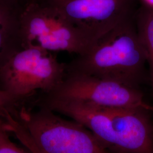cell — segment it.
Segmentation results:
<instances>
[{
	"mask_svg": "<svg viewBox=\"0 0 153 153\" xmlns=\"http://www.w3.org/2000/svg\"><path fill=\"white\" fill-rule=\"evenodd\" d=\"M2 128H3V126H1V124H0V131H1Z\"/></svg>",
	"mask_w": 153,
	"mask_h": 153,
	"instance_id": "13",
	"label": "cell"
},
{
	"mask_svg": "<svg viewBox=\"0 0 153 153\" xmlns=\"http://www.w3.org/2000/svg\"><path fill=\"white\" fill-rule=\"evenodd\" d=\"M22 46L50 52L66 51L78 56L94 44L47 0H25L21 13Z\"/></svg>",
	"mask_w": 153,
	"mask_h": 153,
	"instance_id": "3",
	"label": "cell"
},
{
	"mask_svg": "<svg viewBox=\"0 0 153 153\" xmlns=\"http://www.w3.org/2000/svg\"><path fill=\"white\" fill-rule=\"evenodd\" d=\"M145 1V4H147L148 5L153 6V0H143Z\"/></svg>",
	"mask_w": 153,
	"mask_h": 153,
	"instance_id": "12",
	"label": "cell"
},
{
	"mask_svg": "<svg viewBox=\"0 0 153 153\" xmlns=\"http://www.w3.org/2000/svg\"><path fill=\"white\" fill-rule=\"evenodd\" d=\"M95 44L136 16V0H47Z\"/></svg>",
	"mask_w": 153,
	"mask_h": 153,
	"instance_id": "7",
	"label": "cell"
},
{
	"mask_svg": "<svg viewBox=\"0 0 153 153\" xmlns=\"http://www.w3.org/2000/svg\"><path fill=\"white\" fill-rule=\"evenodd\" d=\"M136 23L140 38L148 55L150 81L153 93V6L143 4L136 14Z\"/></svg>",
	"mask_w": 153,
	"mask_h": 153,
	"instance_id": "9",
	"label": "cell"
},
{
	"mask_svg": "<svg viewBox=\"0 0 153 153\" xmlns=\"http://www.w3.org/2000/svg\"><path fill=\"white\" fill-rule=\"evenodd\" d=\"M25 0H0V68L22 49L21 13Z\"/></svg>",
	"mask_w": 153,
	"mask_h": 153,
	"instance_id": "8",
	"label": "cell"
},
{
	"mask_svg": "<svg viewBox=\"0 0 153 153\" xmlns=\"http://www.w3.org/2000/svg\"><path fill=\"white\" fill-rule=\"evenodd\" d=\"M19 120L42 153H114L85 126L48 108L22 114Z\"/></svg>",
	"mask_w": 153,
	"mask_h": 153,
	"instance_id": "5",
	"label": "cell"
},
{
	"mask_svg": "<svg viewBox=\"0 0 153 153\" xmlns=\"http://www.w3.org/2000/svg\"><path fill=\"white\" fill-rule=\"evenodd\" d=\"M136 16L100 39L84 55L66 64V71L120 82L138 88L145 75L148 55L140 38Z\"/></svg>",
	"mask_w": 153,
	"mask_h": 153,
	"instance_id": "2",
	"label": "cell"
},
{
	"mask_svg": "<svg viewBox=\"0 0 153 153\" xmlns=\"http://www.w3.org/2000/svg\"><path fill=\"white\" fill-rule=\"evenodd\" d=\"M3 128L0 131V153H27L11 141Z\"/></svg>",
	"mask_w": 153,
	"mask_h": 153,
	"instance_id": "10",
	"label": "cell"
},
{
	"mask_svg": "<svg viewBox=\"0 0 153 153\" xmlns=\"http://www.w3.org/2000/svg\"><path fill=\"white\" fill-rule=\"evenodd\" d=\"M45 107L81 124L114 153H153V125L143 108L103 107L47 97Z\"/></svg>",
	"mask_w": 153,
	"mask_h": 153,
	"instance_id": "1",
	"label": "cell"
},
{
	"mask_svg": "<svg viewBox=\"0 0 153 153\" xmlns=\"http://www.w3.org/2000/svg\"><path fill=\"white\" fill-rule=\"evenodd\" d=\"M19 101L11 94L0 88V109L9 108Z\"/></svg>",
	"mask_w": 153,
	"mask_h": 153,
	"instance_id": "11",
	"label": "cell"
},
{
	"mask_svg": "<svg viewBox=\"0 0 153 153\" xmlns=\"http://www.w3.org/2000/svg\"><path fill=\"white\" fill-rule=\"evenodd\" d=\"M66 67L52 52L36 47L22 48L0 68V88L19 100L39 90L49 94L62 81Z\"/></svg>",
	"mask_w": 153,
	"mask_h": 153,
	"instance_id": "4",
	"label": "cell"
},
{
	"mask_svg": "<svg viewBox=\"0 0 153 153\" xmlns=\"http://www.w3.org/2000/svg\"><path fill=\"white\" fill-rule=\"evenodd\" d=\"M47 94L48 97L82 101L103 107L143 108L153 111L137 88L66 70L59 85Z\"/></svg>",
	"mask_w": 153,
	"mask_h": 153,
	"instance_id": "6",
	"label": "cell"
}]
</instances>
